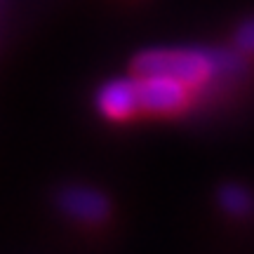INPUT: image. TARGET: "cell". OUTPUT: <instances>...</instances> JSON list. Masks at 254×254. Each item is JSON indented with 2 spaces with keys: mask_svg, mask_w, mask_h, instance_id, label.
Wrapping results in <instances>:
<instances>
[{
  "mask_svg": "<svg viewBox=\"0 0 254 254\" xmlns=\"http://www.w3.org/2000/svg\"><path fill=\"white\" fill-rule=\"evenodd\" d=\"M136 75H167L186 87H200L214 78L212 52L202 50H148L134 59Z\"/></svg>",
  "mask_w": 254,
  "mask_h": 254,
  "instance_id": "cell-1",
  "label": "cell"
},
{
  "mask_svg": "<svg viewBox=\"0 0 254 254\" xmlns=\"http://www.w3.org/2000/svg\"><path fill=\"white\" fill-rule=\"evenodd\" d=\"M97 109L109 120H127L139 111V94L136 80L132 78H116L109 80L97 92Z\"/></svg>",
  "mask_w": 254,
  "mask_h": 254,
  "instance_id": "cell-3",
  "label": "cell"
},
{
  "mask_svg": "<svg viewBox=\"0 0 254 254\" xmlns=\"http://www.w3.org/2000/svg\"><path fill=\"white\" fill-rule=\"evenodd\" d=\"M217 200H219V205H221V209L226 214H231V217H247V214H252V209H254L252 193L245 186H240V184H226V186H221Z\"/></svg>",
  "mask_w": 254,
  "mask_h": 254,
  "instance_id": "cell-5",
  "label": "cell"
},
{
  "mask_svg": "<svg viewBox=\"0 0 254 254\" xmlns=\"http://www.w3.org/2000/svg\"><path fill=\"white\" fill-rule=\"evenodd\" d=\"M59 207L68 214V217L78 219V221H104L109 217V200L104 193L90 186H68L59 193Z\"/></svg>",
  "mask_w": 254,
  "mask_h": 254,
  "instance_id": "cell-4",
  "label": "cell"
},
{
  "mask_svg": "<svg viewBox=\"0 0 254 254\" xmlns=\"http://www.w3.org/2000/svg\"><path fill=\"white\" fill-rule=\"evenodd\" d=\"M236 47H238V52L254 55V17L245 19L240 24V28L236 31Z\"/></svg>",
  "mask_w": 254,
  "mask_h": 254,
  "instance_id": "cell-6",
  "label": "cell"
},
{
  "mask_svg": "<svg viewBox=\"0 0 254 254\" xmlns=\"http://www.w3.org/2000/svg\"><path fill=\"white\" fill-rule=\"evenodd\" d=\"M189 92L190 87L167 75H136L139 109L155 116H170L186 109L190 97Z\"/></svg>",
  "mask_w": 254,
  "mask_h": 254,
  "instance_id": "cell-2",
  "label": "cell"
}]
</instances>
